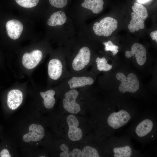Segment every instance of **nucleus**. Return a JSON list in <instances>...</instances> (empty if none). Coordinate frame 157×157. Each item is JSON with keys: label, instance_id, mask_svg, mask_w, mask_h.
<instances>
[{"label": "nucleus", "instance_id": "f257e3e1", "mask_svg": "<svg viewBox=\"0 0 157 157\" xmlns=\"http://www.w3.org/2000/svg\"><path fill=\"white\" fill-rule=\"evenodd\" d=\"M92 129L86 116L59 113L57 116L56 131L59 138L78 142L90 133Z\"/></svg>", "mask_w": 157, "mask_h": 157}, {"label": "nucleus", "instance_id": "f03ea898", "mask_svg": "<svg viewBox=\"0 0 157 157\" xmlns=\"http://www.w3.org/2000/svg\"><path fill=\"white\" fill-rule=\"evenodd\" d=\"M59 113L86 116L89 102L86 92L72 89L61 92Z\"/></svg>", "mask_w": 157, "mask_h": 157}, {"label": "nucleus", "instance_id": "7ed1b4c3", "mask_svg": "<svg viewBox=\"0 0 157 157\" xmlns=\"http://www.w3.org/2000/svg\"><path fill=\"white\" fill-rule=\"evenodd\" d=\"M116 78L121 82L119 87V90L121 92L134 93L139 88V81L137 76L133 73L129 74L126 77L124 74L119 72L116 74Z\"/></svg>", "mask_w": 157, "mask_h": 157}, {"label": "nucleus", "instance_id": "20e7f679", "mask_svg": "<svg viewBox=\"0 0 157 157\" xmlns=\"http://www.w3.org/2000/svg\"><path fill=\"white\" fill-rule=\"evenodd\" d=\"M117 24L116 19L110 17H106L101 19L99 22L95 23L93 30L97 35L108 37L116 30Z\"/></svg>", "mask_w": 157, "mask_h": 157}, {"label": "nucleus", "instance_id": "39448f33", "mask_svg": "<svg viewBox=\"0 0 157 157\" xmlns=\"http://www.w3.org/2000/svg\"><path fill=\"white\" fill-rule=\"evenodd\" d=\"M90 57L91 52L89 49L86 47L81 48L71 62L72 70L77 72L84 69L89 63Z\"/></svg>", "mask_w": 157, "mask_h": 157}, {"label": "nucleus", "instance_id": "423d86ee", "mask_svg": "<svg viewBox=\"0 0 157 157\" xmlns=\"http://www.w3.org/2000/svg\"><path fill=\"white\" fill-rule=\"evenodd\" d=\"M29 133L24 134L22 137L23 140L26 142L31 141H39L43 138L45 135L44 128L41 125L33 124L29 126Z\"/></svg>", "mask_w": 157, "mask_h": 157}, {"label": "nucleus", "instance_id": "0eeeda50", "mask_svg": "<svg viewBox=\"0 0 157 157\" xmlns=\"http://www.w3.org/2000/svg\"><path fill=\"white\" fill-rule=\"evenodd\" d=\"M65 69L63 62L58 59L50 60L48 65V73L51 79L57 80L62 76Z\"/></svg>", "mask_w": 157, "mask_h": 157}, {"label": "nucleus", "instance_id": "6e6552de", "mask_svg": "<svg viewBox=\"0 0 157 157\" xmlns=\"http://www.w3.org/2000/svg\"><path fill=\"white\" fill-rule=\"evenodd\" d=\"M126 56L128 58L135 56L137 63L142 66L144 64L147 60V52L145 47L141 44L135 43L132 46L131 51H126Z\"/></svg>", "mask_w": 157, "mask_h": 157}, {"label": "nucleus", "instance_id": "1a4fd4ad", "mask_svg": "<svg viewBox=\"0 0 157 157\" xmlns=\"http://www.w3.org/2000/svg\"><path fill=\"white\" fill-rule=\"evenodd\" d=\"M94 82L93 79L89 76H74L67 80L68 88L61 92L69 89L84 88L87 86L91 85Z\"/></svg>", "mask_w": 157, "mask_h": 157}, {"label": "nucleus", "instance_id": "9d476101", "mask_svg": "<svg viewBox=\"0 0 157 157\" xmlns=\"http://www.w3.org/2000/svg\"><path fill=\"white\" fill-rule=\"evenodd\" d=\"M43 57L42 51L35 50L31 53L24 54L22 58V63L24 66L28 69L35 67L40 62Z\"/></svg>", "mask_w": 157, "mask_h": 157}, {"label": "nucleus", "instance_id": "9b49d317", "mask_svg": "<svg viewBox=\"0 0 157 157\" xmlns=\"http://www.w3.org/2000/svg\"><path fill=\"white\" fill-rule=\"evenodd\" d=\"M7 33L8 36L13 40L18 39L21 35L23 29L22 23L16 19L8 21L6 24Z\"/></svg>", "mask_w": 157, "mask_h": 157}, {"label": "nucleus", "instance_id": "f8f14e48", "mask_svg": "<svg viewBox=\"0 0 157 157\" xmlns=\"http://www.w3.org/2000/svg\"><path fill=\"white\" fill-rule=\"evenodd\" d=\"M23 94L17 89H13L8 93L7 97V104L8 108L15 110L21 104L23 101Z\"/></svg>", "mask_w": 157, "mask_h": 157}, {"label": "nucleus", "instance_id": "ddd939ff", "mask_svg": "<svg viewBox=\"0 0 157 157\" xmlns=\"http://www.w3.org/2000/svg\"><path fill=\"white\" fill-rule=\"evenodd\" d=\"M153 126L152 121L149 119H145L140 122L136 126L135 132L139 137H143L150 133Z\"/></svg>", "mask_w": 157, "mask_h": 157}, {"label": "nucleus", "instance_id": "4468645a", "mask_svg": "<svg viewBox=\"0 0 157 157\" xmlns=\"http://www.w3.org/2000/svg\"><path fill=\"white\" fill-rule=\"evenodd\" d=\"M55 94V91L52 89L40 92V94L43 100L44 107L46 109H50L54 106L56 102L54 97Z\"/></svg>", "mask_w": 157, "mask_h": 157}, {"label": "nucleus", "instance_id": "2eb2a0df", "mask_svg": "<svg viewBox=\"0 0 157 157\" xmlns=\"http://www.w3.org/2000/svg\"><path fill=\"white\" fill-rule=\"evenodd\" d=\"M104 4L103 0H84L81 6L90 10L93 13L98 14L103 10Z\"/></svg>", "mask_w": 157, "mask_h": 157}, {"label": "nucleus", "instance_id": "dca6fc26", "mask_svg": "<svg viewBox=\"0 0 157 157\" xmlns=\"http://www.w3.org/2000/svg\"><path fill=\"white\" fill-rule=\"evenodd\" d=\"M131 19L128 27L130 32L134 33L144 28V20L138 16L134 13L131 14Z\"/></svg>", "mask_w": 157, "mask_h": 157}, {"label": "nucleus", "instance_id": "f3484780", "mask_svg": "<svg viewBox=\"0 0 157 157\" xmlns=\"http://www.w3.org/2000/svg\"><path fill=\"white\" fill-rule=\"evenodd\" d=\"M67 20V17L62 11H58L53 13L47 22V24L50 26H60L65 24Z\"/></svg>", "mask_w": 157, "mask_h": 157}, {"label": "nucleus", "instance_id": "a211bd4d", "mask_svg": "<svg viewBox=\"0 0 157 157\" xmlns=\"http://www.w3.org/2000/svg\"><path fill=\"white\" fill-rule=\"evenodd\" d=\"M113 151L114 157H130L132 153L131 148L128 145L115 147Z\"/></svg>", "mask_w": 157, "mask_h": 157}, {"label": "nucleus", "instance_id": "6ab92c4d", "mask_svg": "<svg viewBox=\"0 0 157 157\" xmlns=\"http://www.w3.org/2000/svg\"><path fill=\"white\" fill-rule=\"evenodd\" d=\"M132 9L135 14L145 20L148 16L147 9L141 4L135 3L132 7Z\"/></svg>", "mask_w": 157, "mask_h": 157}, {"label": "nucleus", "instance_id": "aec40b11", "mask_svg": "<svg viewBox=\"0 0 157 157\" xmlns=\"http://www.w3.org/2000/svg\"><path fill=\"white\" fill-rule=\"evenodd\" d=\"M107 61L104 57H97L95 60L97 69L100 71L105 72L110 70L112 68V66L108 64Z\"/></svg>", "mask_w": 157, "mask_h": 157}, {"label": "nucleus", "instance_id": "412c9836", "mask_svg": "<svg viewBox=\"0 0 157 157\" xmlns=\"http://www.w3.org/2000/svg\"><path fill=\"white\" fill-rule=\"evenodd\" d=\"M20 6L25 8H31L36 6L39 0H15Z\"/></svg>", "mask_w": 157, "mask_h": 157}, {"label": "nucleus", "instance_id": "4be33fe9", "mask_svg": "<svg viewBox=\"0 0 157 157\" xmlns=\"http://www.w3.org/2000/svg\"><path fill=\"white\" fill-rule=\"evenodd\" d=\"M104 44L105 47L104 50L106 51H110L113 53V55H115L118 52L119 47L118 46L114 44L110 40L104 42Z\"/></svg>", "mask_w": 157, "mask_h": 157}, {"label": "nucleus", "instance_id": "5701e85b", "mask_svg": "<svg viewBox=\"0 0 157 157\" xmlns=\"http://www.w3.org/2000/svg\"><path fill=\"white\" fill-rule=\"evenodd\" d=\"M53 6L58 8L64 7L67 4V0H49Z\"/></svg>", "mask_w": 157, "mask_h": 157}, {"label": "nucleus", "instance_id": "b1692460", "mask_svg": "<svg viewBox=\"0 0 157 157\" xmlns=\"http://www.w3.org/2000/svg\"><path fill=\"white\" fill-rule=\"evenodd\" d=\"M1 157H11L8 151L6 149H4L1 151L0 153Z\"/></svg>", "mask_w": 157, "mask_h": 157}, {"label": "nucleus", "instance_id": "393cba45", "mask_svg": "<svg viewBox=\"0 0 157 157\" xmlns=\"http://www.w3.org/2000/svg\"><path fill=\"white\" fill-rule=\"evenodd\" d=\"M150 35L153 40H155L156 42H157V31L151 32Z\"/></svg>", "mask_w": 157, "mask_h": 157}, {"label": "nucleus", "instance_id": "a878e982", "mask_svg": "<svg viewBox=\"0 0 157 157\" xmlns=\"http://www.w3.org/2000/svg\"><path fill=\"white\" fill-rule=\"evenodd\" d=\"M150 0H137L138 2L140 4L144 3L149 1Z\"/></svg>", "mask_w": 157, "mask_h": 157}]
</instances>
